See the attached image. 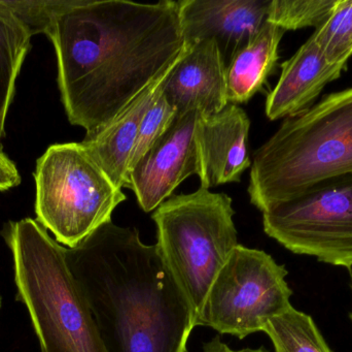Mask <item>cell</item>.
<instances>
[{
  "label": "cell",
  "instance_id": "6da1fadb",
  "mask_svg": "<svg viewBox=\"0 0 352 352\" xmlns=\"http://www.w3.org/2000/svg\"><path fill=\"white\" fill-rule=\"evenodd\" d=\"M45 34L68 121L86 136L109 125L186 50L173 0H63Z\"/></svg>",
  "mask_w": 352,
  "mask_h": 352
},
{
  "label": "cell",
  "instance_id": "7a4b0ae2",
  "mask_svg": "<svg viewBox=\"0 0 352 352\" xmlns=\"http://www.w3.org/2000/svg\"><path fill=\"white\" fill-rule=\"evenodd\" d=\"M65 258L107 352H186L192 311L136 227L109 221Z\"/></svg>",
  "mask_w": 352,
  "mask_h": 352
},
{
  "label": "cell",
  "instance_id": "3957f363",
  "mask_svg": "<svg viewBox=\"0 0 352 352\" xmlns=\"http://www.w3.org/2000/svg\"><path fill=\"white\" fill-rule=\"evenodd\" d=\"M352 174V87L287 118L254 153L248 194L261 212Z\"/></svg>",
  "mask_w": 352,
  "mask_h": 352
},
{
  "label": "cell",
  "instance_id": "277c9868",
  "mask_svg": "<svg viewBox=\"0 0 352 352\" xmlns=\"http://www.w3.org/2000/svg\"><path fill=\"white\" fill-rule=\"evenodd\" d=\"M1 236L12 256L16 300L27 308L41 352H107L65 247L31 218L10 221Z\"/></svg>",
  "mask_w": 352,
  "mask_h": 352
},
{
  "label": "cell",
  "instance_id": "5b68a950",
  "mask_svg": "<svg viewBox=\"0 0 352 352\" xmlns=\"http://www.w3.org/2000/svg\"><path fill=\"white\" fill-rule=\"evenodd\" d=\"M232 198L200 186L153 213L159 254L188 303L195 326L209 289L238 245Z\"/></svg>",
  "mask_w": 352,
  "mask_h": 352
},
{
  "label": "cell",
  "instance_id": "8992f818",
  "mask_svg": "<svg viewBox=\"0 0 352 352\" xmlns=\"http://www.w3.org/2000/svg\"><path fill=\"white\" fill-rule=\"evenodd\" d=\"M36 221L65 248L111 221L126 196L82 143L50 146L34 172Z\"/></svg>",
  "mask_w": 352,
  "mask_h": 352
},
{
  "label": "cell",
  "instance_id": "52a82bcc",
  "mask_svg": "<svg viewBox=\"0 0 352 352\" xmlns=\"http://www.w3.org/2000/svg\"><path fill=\"white\" fill-rule=\"evenodd\" d=\"M287 269L263 250L238 244L213 281L197 327L244 339L293 307Z\"/></svg>",
  "mask_w": 352,
  "mask_h": 352
},
{
  "label": "cell",
  "instance_id": "ba28073f",
  "mask_svg": "<svg viewBox=\"0 0 352 352\" xmlns=\"http://www.w3.org/2000/svg\"><path fill=\"white\" fill-rule=\"evenodd\" d=\"M268 237L299 256L352 268V174L320 182L263 212Z\"/></svg>",
  "mask_w": 352,
  "mask_h": 352
},
{
  "label": "cell",
  "instance_id": "9c48e42d",
  "mask_svg": "<svg viewBox=\"0 0 352 352\" xmlns=\"http://www.w3.org/2000/svg\"><path fill=\"white\" fill-rule=\"evenodd\" d=\"M202 114L176 115L170 127L128 174L125 188L135 194L144 212L156 210L190 176L199 175L197 130Z\"/></svg>",
  "mask_w": 352,
  "mask_h": 352
},
{
  "label": "cell",
  "instance_id": "30bf717a",
  "mask_svg": "<svg viewBox=\"0 0 352 352\" xmlns=\"http://www.w3.org/2000/svg\"><path fill=\"white\" fill-rule=\"evenodd\" d=\"M184 47L215 41L226 66L267 22L270 0L177 1Z\"/></svg>",
  "mask_w": 352,
  "mask_h": 352
},
{
  "label": "cell",
  "instance_id": "8fae6325",
  "mask_svg": "<svg viewBox=\"0 0 352 352\" xmlns=\"http://www.w3.org/2000/svg\"><path fill=\"white\" fill-rule=\"evenodd\" d=\"M162 95L177 115L199 111L207 117L227 107V66L214 41L186 48L164 81Z\"/></svg>",
  "mask_w": 352,
  "mask_h": 352
},
{
  "label": "cell",
  "instance_id": "7c38bea8",
  "mask_svg": "<svg viewBox=\"0 0 352 352\" xmlns=\"http://www.w3.org/2000/svg\"><path fill=\"white\" fill-rule=\"evenodd\" d=\"M250 121L239 105L227 107L211 116H203L197 130L202 187L240 182L244 172L252 167L248 140Z\"/></svg>",
  "mask_w": 352,
  "mask_h": 352
},
{
  "label": "cell",
  "instance_id": "4fadbf2b",
  "mask_svg": "<svg viewBox=\"0 0 352 352\" xmlns=\"http://www.w3.org/2000/svg\"><path fill=\"white\" fill-rule=\"evenodd\" d=\"M346 66L330 63L310 37L281 64L278 82L267 97V118L275 121L307 111L327 85L340 78Z\"/></svg>",
  "mask_w": 352,
  "mask_h": 352
},
{
  "label": "cell",
  "instance_id": "5bb4252c",
  "mask_svg": "<svg viewBox=\"0 0 352 352\" xmlns=\"http://www.w3.org/2000/svg\"><path fill=\"white\" fill-rule=\"evenodd\" d=\"M175 64L142 91L109 125L93 136H86L82 142L91 156L121 189L127 182L130 157L144 116L162 92L164 81Z\"/></svg>",
  "mask_w": 352,
  "mask_h": 352
},
{
  "label": "cell",
  "instance_id": "9a60e30c",
  "mask_svg": "<svg viewBox=\"0 0 352 352\" xmlns=\"http://www.w3.org/2000/svg\"><path fill=\"white\" fill-rule=\"evenodd\" d=\"M287 31L266 22L258 34L240 50L227 68L228 101L248 103L262 90L279 59V45Z\"/></svg>",
  "mask_w": 352,
  "mask_h": 352
},
{
  "label": "cell",
  "instance_id": "2e32d148",
  "mask_svg": "<svg viewBox=\"0 0 352 352\" xmlns=\"http://www.w3.org/2000/svg\"><path fill=\"white\" fill-rule=\"evenodd\" d=\"M32 33L0 0V138L16 91V81L31 47Z\"/></svg>",
  "mask_w": 352,
  "mask_h": 352
},
{
  "label": "cell",
  "instance_id": "e0dca14e",
  "mask_svg": "<svg viewBox=\"0 0 352 352\" xmlns=\"http://www.w3.org/2000/svg\"><path fill=\"white\" fill-rule=\"evenodd\" d=\"M263 332L275 352H333L314 318L294 307L272 318Z\"/></svg>",
  "mask_w": 352,
  "mask_h": 352
},
{
  "label": "cell",
  "instance_id": "ac0fdd59",
  "mask_svg": "<svg viewBox=\"0 0 352 352\" xmlns=\"http://www.w3.org/2000/svg\"><path fill=\"white\" fill-rule=\"evenodd\" d=\"M311 37L330 63L347 65L352 56V0H336Z\"/></svg>",
  "mask_w": 352,
  "mask_h": 352
},
{
  "label": "cell",
  "instance_id": "d6986e66",
  "mask_svg": "<svg viewBox=\"0 0 352 352\" xmlns=\"http://www.w3.org/2000/svg\"><path fill=\"white\" fill-rule=\"evenodd\" d=\"M335 3L336 0H270L267 22L285 31L318 29L330 16Z\"/></svg>",
  "mask_w": 352,
  "mask_h": 352
},
{
  "label": "cell",
  "instance_id": "ffe728a7",
  "mask_svg": "<svg viewBox=\"0 0 352 352\" xmlns=\"http://www.w3.org/2000/svg\"><path fill=\"white\" fill-rule=\"evenodd\" d=\"M163 90V89H162ZM176 111L167 103L162 92L151 105L140 125V132L135 141L131 157H130L128 174L138 165V161L152 148L153 145L165 134L175 119Z\"/></svg>",
  "mask_w": 352,
  "mask_h": 352
},
{
  "label": "cell",
  "instance_id": "44dd1931",
  "mask_svg": "<svg viewBox=\"0 0 352 352\" xmlns=\"http://www.w3.org/2000/svg\"><path fill=\"white\" fill-rule=\"evenodd\" d=\"M27 27L32 35L45 33L54 14L59 10L63 0H39V1H6L2 0Z\"/></svg>",
  "mask_w": 352,
  "mask_h": 352
},
{
  "label": "cell",
  "instance_id": "7402d4cb",
  "mask_svg": "<svg viewBox=\"0 0 352 352\" xmlns=\"http://www.w3.org/2000/svg\"><path fill=\"white\" fill-rule=\"evenodd\" d=\"M21 176L16 163L3 152L0 146V191H6L20 184Z\"/></svg>",
  "mask_w": 352,
  "mask_h": 352
},
{
  "label": "cell",
  "instance_id": "603a6c76",
  "mask_svg": "<svg viewBox=\"0 0 352 352\" xmlns=\"http://www.w3.org/2000/svg\"><path fill=\"white\" fill-rule=\"evenodd\" d=\"M202 352H269L265 347H258V349H232L229 345L226 344L221 341V337L217 336L211 339L208 342L204 343L202 347Z\"/></svg>",
  "mask_w": 352,
  "mask_h": 352
},
{
  "label": "cell",
  "instance_id": "cb8c5ba5",
  "mask_svg": "<svg viewBox=\"0 0 352 352\" xmlns=\"http://www.w3.org/2000/svg\"><path fill=\"white\" fill-rule=\"evenodd\" d=\"M351 291H352V273H351ZM349 318H351V320L352 322V310H351V313H349Z\"/></svg>",
  "mask_w": 352,
  "mask_h": 352
},
{
  "label": "cell",
  "instance_id": "d4e9b609",
  "mask_svg": "<svg viewBox=\"0 0 352 352\" xmlns=\"http://www.w3.org/2000/svg\"><path fill=\"white\" fill-rule=\"evenodd\" d=\"M1 305H2V299H1V297H0V309H1Z\"/></svg>",
  "mask_w": 352,
  "mask_h": 352
}]
</instances>
